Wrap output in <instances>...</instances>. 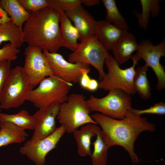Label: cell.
I'll return each mask as SVG.
<instances>
[{"mask_svg":"<svg viewBox=\"0 0 165 165\" xmlns=\"http://www.w3.org/2000/svg\"><path fill=\"white\" fill-rule=\"evenodd\" d=\"M5 41H9L17 49L21 47L23 43L22 31L12 21L0 24V45Z\"/></svg>","mask_w":165,"mask_h":165,"instance_id":"obj_22","label":"cell"},{"mask_svg":"<svg viewBox=\"0 0 165 165\" xmlns=\"http://www.w3.org/2000/svg\"><path fill=\"white\" fill-rule=\"evenodd\" d=\"M1 123L9 122L20 128L25 130H33L35 122V116L30 115L26 110L23 109L15 114H0Z\"/></svg>","mask_w":165,"mask_h":165,"instance_id":"obj_23","label":"cell"},{"mask_svg":"<svg viewBox=\"0 0 165 165\" xmlns=\"http://www.w3.org/2000/svg\"><path fill=\"white\" fill-rule=\"evenodd\" d=\"M11 21V18L0 6V24Z\"/></svg>","mask_w":165,"mask_h":165,"instance_id":"obj_33","label":"cell"},{"mask_svg":"<svg viewBox=\"0 0 165 165\" xmlns=\"http://www.w3.org/2000/svg\"><path fill=\"white\" fill-rule=\"evenodd\" d=\"M130 58L133 61L132 65L122 69L109 54L104 61L108 72L98 82L99 88L105 90L118 89L130 95L134 94L136 93L133 83L135 67L140 59L136 54L132 56Z\"/></svg>","mask_w":165,"mask_h":165,"instance_id":"obj_6","label":"cell"},{"mask_svg":"<svg viewBox=\"0 0 165 165\" xmlns=\"http://www.w3.org/2000/svg\"><path fill=\"white\" fill-rule=\"evenodd\" d=\"M127 31L105 20L97 21L95 37L107 51L112 50Z\"/></svg>","mask_w":165,"mask_h":165,"instance_id":"obj_15","label":"cell"},{"mask_svg":"<svg viewBox=\"0 0 165 165\" xmlns=\"http://www.w3.org/2000/svg\"><path fill=\"white\" fill-rule=\"evenodd\" d=\"M139 46L135 36L127 31L112 50L113 57L120 66L130 58L133 53L138 50Z\"/></svg>","mask_w":165,"mask_h":165,"instance_id":"obj_16","label":"cell"},{"mask_svg":"<svg viewBox=\"0 0 165 165\" xmlns=\"http://www.w3.org/2000/svg\"><path fill=\"white\" fill-rule=\"evenodd\" d=\"M11 62L6 60L0 61V99L2 90L10 73Z\"/></svg>","mask_w":165,"mask_h":165,"instance_id":"obj_31","label":"cell"},{"mask_svg":"<svg viewBox=\"0 0 165 165\" xmlns=\"http://www.w3.org/2000/svg\"><path fill=\"white\" fill-rule=\"evenodd\" d=\"M98 87V82L96 79H91L87 89L90 91H93L97 90Z\"/></svg>","mask_w":165,"mask_h":165,"instance_id":"obj_34","label":"cell"},{"mask_svg":"<svg viewBox=\"0 0 165 165\" xmlns=\"http://www.w3.org/2000/svg\"><path fill=\"white\" fill-rule=\"evenodd\" d=\"M34 87L23 67L17 65L11 69L0 99L2 109L19 107L27 100L30 92Z\"/></svg>","mask_w":165,"mask_h":165,"instance_id":"obj_5","label":"cell"},{"mask_svg":"<svg viewBox=\"0 0 165 165\" xmlns=\"http://www.w3.org/2000/svg\"><path fill=\"white\" fill-rule=\"evenodd\" d=\"M98 126L93 123H88L75 130L72 133L77 144V152L81 157L90 156L91 140L96 136Z\"/></svg>","mask_w":165,"mask_h":165,"instance_id":"obj_17","label":"cell"},{"mask_svg":"<svg viewBox=\"0 0 165 165\" xmlns=\"http://www.w3.org/2000/svg\"><path fill=\"white\" fill-rule=\"evenodd\" d=\"M2 109V108H1V106H0V125H1V118H0V114L1 113V111Z\"/></svg>","mask_w":165,"mask_h":165,"instance_id":"obj_36","label":"cell"},{"mask_svg":"<svg viewBox=\"0 0 165 165\" xmlns=\"http://www.w3.org/2000/svg\"><path fill=\"white\" fill-rule=\"evenodd\" d=\"M42 52L54 74L69 83L79 82L81 76V69L90 68L88 64L70 62L57 52L50 53L45 50Z\"/></svg>","mask_w":165,"mask_h":165,"instance_id":"obj_12","label":"cell"},{"mask_svg":"<svg viewBox=\"0 0 165 165\" xmlns=\"http://www.w3.org/2000/svg\"><path fill=\"white\" fill-rule=\"evenodd\" d=\"M38 85L30 92L27 101L38 109L54 102L61 104L66 101L72 85L55 75L44 78Z\"/></svg>","mask_w":165,"mask_h":165,"instance_id":"obj_4","label":"cell"},{"mask_svg":"<svg viewBox=\"0 0 165 165\" xmlns=\"http://www.w3.org/2000/svg\"><path fill=\"white\" fill-rule=\"evenodd\" d=\"M159 0H140L142 12L141 13H136L139 26L146 29L148 28L150 16L156 17L159 13L160 6Z\"/></svg>","mask_w":165,"mask_h":165,"instance_id":"obj_25","label":"cell"},{"mask_svg":"<svg viewBox=\"0 0 165 165\" xmlns=\"http://www.w3.org/2000/svg\"><path fill=\"white\" fill-rule=\"evenodd\" d=\"M60 23L61 47L74 52L79 43L77 42L79 37L78 31L64 12L60 13Z\"/></svg>","mask_w":165,"mask_h":165,"instance_id":"obj_18","label":"cell"},{"mask_svg":"<svg viewBox=\"0 0 165 165\" xmlns=\"http://www.w3.org/2000/svg\"><path fill=\"white\" fill-rule=\"evenodd\" d=\"M90 71V68H83L81 69V76L79 82L82 87L86 89H87L88 85L91 79L88 75Z\"/></svg>","mask_w":165,"mask_h":165,"instance_id":"obj_32","label":"cell"},{"mask_svg":"<svg viewBox=\"0 0 165 165\" xmlns=\"http://www.w3.org/2000/svg\"><path fill=\"white\" fill-rule=\"evenodd\" d=\"M0 6L9 16L12 21L22 31V26L30 12L26 10L18 0H1Z\"/></svg>","mask_w":165,"mask_h":165,"instance_id":"obj_20","label":"cell"},{"mask_svg":"<svg viewBox=\"0 0 165 165\" xmlns=\"http://www.w3.org/2000/svg\"><path fill=\"white\" fill-rule=\"evenodd\" d=\"M60 104L54 102L39 108L35 113V122L34 133L29 140L34 143L53 132L56 127V118L58 114Z\"/></svg>","mask_w":165,"mask_h":165,"instance_id":"obj_13","label":"cell"},{"mask_svg":"<svg viewBox=\"0 0 165 165\" xmlns=\"http://www.w3.org/2000/svg\"><path fill=\"white\" fill-rule=\"evenodd\" d=\"M91 112L86 97L83 94L72 93L60 104L57 118L66 133H73L87 124L97 125L90 115Z\"/></svg>","mask_w":165,"mask_h":165,"instance_id":"obj_3","label":"cell"},{"mask_svg":"<svg viewBox=\"0 0 165 165\" xmlns=\"http://www.w3.org/2000/svg\"><path fill=\"white\" fill-rule=\"evenodd\" d=\"M98 124L110 147L119 145L128 152L134 165L141 160L134 151V144L138 136L144 131L154 132L155 126L146 118L128 111L121 119L111 118L95 112L91 115Z\"/></svg>","mask_w":165,"mask_h":165,"instance_id":"obj_1","label":"cell"},{"mask_svg":"<svg viewBox=\"0 0 165 165\" xmlns=\"http://www.w3.org/2000/svg\"><path fill=\"white\" fill-rule=\"evenodd\" d=\"M96 138L93 143L94 149L91 157L93 165H106L108 150L110 148L100 127L97 126Z\"/></svg>","mask_w":165,"mask_h":165,"instance_id":"obj_21","label":"cell"},{"mask_svg":"<svg viewBox=\"0 0 165 165\" xmlns=\"http://www.w3.org/2000/svg\"><path fill=\"white\" fill-rule=\"evenodd\" d=\"M149 67L146 64L135 69L133 83L136 91L141 97L148 99L151 95V89L147 77Z\"/></svg>","mask_w":165,"mask_h":165,"instance_id":"obj_24","label":"cell"},{"mask_svg":"<svg viewBox=\"0 0 165 165\" xmlns=\"http://www.w3.org/2000/svg\"><path fill=\"white\" fill-rule=\"evenodd\" d=\"M49 6L60 13L81 4V0H48Z\"/></svg>","mask_w":165,"mask_h":165,"instance_id":"obj_27","label":"cell"},{"mask_svg":"<svg viewBox=\"0 0 165 165\" xmlns=\"http://www.w3.org/2000/svg\"></svg>","mask_w":165,"mask_h":165,"instance_id":"obj_37","label":"cell"},{"mask_svg":"<svg viewBox=\"0 0 165 165\" xmlns=\"http://www.w3.org/2000/svg\"><path fill=\"white\" fill-rule=\"evenodd\" d=\"M28 136L25 130L9 122L1 123L0 126V147L12 143L24 141Z\"/></svg>","mask_w":165,"mask_h":165,"instance_id":"obj_19","label":"cell"},{"mask_svg":"<svg viewBox=\"0 0 165 165\" xmlns=\"http://www.w3.org/2000/svg\"><path fill=\"white\" fill-rule=\"evenodd\" d=\"M60 13L49 6L30 12L22 28V39L28 46L50 53L61 47Z\"/></svg>","mask_w":165,"mask_h":165,"instance_id":"obj_2","label":"cell"},{"mask_svg":"<svg viewBox=\"0 0 165 165\" xmlns=\"http://www.w3.org/2000/svg\"><path fill=\"white\" fill-rule=\"evenodd\" d=\"M108 91L107 95L101 98L91 95L86 99L90 109L112 118L122 119L132 108L131 97L119 89Z\"/></svg>","mask_w":165,"mask_h":165,"instance_id":"obj_7","label":"cell"},{"mask_svg":"<svg viewBox=\"0 0 165 165\" xmlns=\"http://www.w3.org/2000/svg\"><path fill=\"white\" fill-rule=\"evenodd\" d=\"M81 3L88 6H93L99 3V0H81Z\"/></svg>","mask_w":165,"mask_h":165,"instance_id":"obj_35","label":"cell"},{"mask_svg":"<svg viewBox=\"0 0 165 165\" xmlns=\"http://www.w3.org/2000/svg\"><path fill=\"white\" fill-rule=\"evenodd\" d=\"M130 110L134 113L140 116L145 114L164 115L165 114V103L161 102L155 104L147 109L140 110L132 108Z\"/></svg>","mask_w":165,"mask_h":165,"instance_id":"obj_30","label":"cell"},{"mask_svg":"<svg viewBox=\"0 0 165 165\" xmlns=\"http://www.w3.org/2000/svg\"><path fill=\"white\" fill-rule=\"evenodd\" d=\"M65 133L64 127L61 125L52 133L36 142L33 143L28 140L20 148L19 152L36 165H44L47 155L56 147Z\"/></svg>","mask_w":165,"mask_h":165,"instance_id":"obj_9","label":"cell"},{"mask_svg":"<svg viewBox=\"0 0 165 165\" xmlns=\"http://www.w3.org/2000/svg\"><path fill=\"white\" fill-rule=\"evenodd\" d=\"M141 59L145 61L149 67L154 72L157 79L156 88L160 90L165 87V72L164 66L160 63V60L165 56V41L156 45L147 40L142 41L139 44L136 54Z\"/></svg>","mask_w":165,"mask_h":165,"instance_id":"obj_11","label":"cell"},{"mask_svg":"<svg viewBox=\"0 0 165 165\" xmlns=\"http://www.w3.org/2000/svg\"><path fill=\"white\" fill-rule=\"evenodd\" d=\"M23 69L35 87L44 78L54 74L42 50L28 46L25 48Z\"/></svg>","mask_w":165,"mask_h":165,"instance_id":"obj_10","label":"cell"},{"mask_svg":"<svg viewBox=\"0 0 165 165\" xmlns=\"http://www.w3.org/2000/svg\"><path fill=\"white\" fill-rule=\"evenodd\" d=\"M109 54L95 37L79 43L75 50L68 55V60L72 63L93 66L98 71L100 81L105 74L103 65L105 60Z\"/></svg>","mask_w":165,"mask_h":165,"instance_id":"obj_8","label":"cell"},{"mask_svg":"<svg viewBox=\"0 0 165 165\" xmlns=\"http://www.w3.org/2000/svg\"><path fill=\"white\" fill-rule=\"evenodd\" d=\"M20 50L10 43L5 44L0 49V61L6 60L11 62L16 60Z\"/></svg>","mask_w":165,"mask_h":165,"instance_id":"obj_29","label":"cell"},{"mask_svg":"<svg viewBox=\"0 0 165 165\" xmlns=\"http://www.w3.org/2000/svg\"><path fill=\"white\" fill-rule=\"evenodd\" d=\"M73 22L79 35V40L82 42L95 37L97 21L81 5L64 12Z\"/></svg>","mask_w":165,"mask_h":165,"instance_id":"obj_14","label":"cell"},{"mask_svg":"<svg viewBox=\"0 0 165 165\" xmlns=\"http://www.w3.org/2000/svg\"><path fill=\"white\" fill-rule=\"evenodd\" d=\"M23 8L30 12H35L49 6L48 0H18Z\"/></svg>","mask_w":165,"mask_h":165,"instance_id":"obj_28","label":"cell"},{"mask_svg":"<svg viewBox=\"0 0 165 165\" xmlns=\"http://www.w3.org/2000/svg\"><path fill=\"white\" fill-rule=\"evenodd\" d=\"M102 2L107 12L105 20L127 31L128 25L118 10L115 1L102 0Z\"/></svg>","mask_w":165,"mask_h":165,"instance_id":"obj_26","label":"cell"}]
</instances>
